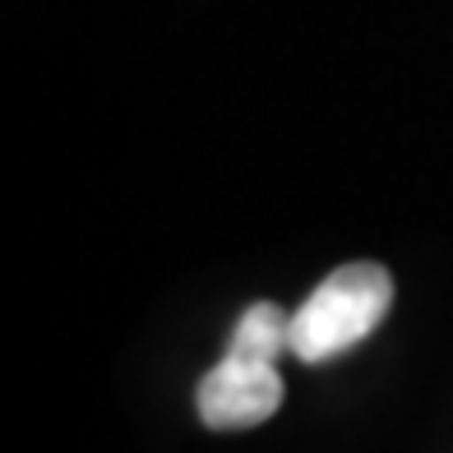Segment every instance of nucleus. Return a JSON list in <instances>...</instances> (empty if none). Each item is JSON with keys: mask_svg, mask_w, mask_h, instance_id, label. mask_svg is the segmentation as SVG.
Listing matches in <instances>:
<instances>
[{"mask_svg": "<svg viewBox=\"0 0 453 453\" xmlns=\"http://www.w3.org/2000/svg\"><path fill=\"white\" fill-rule=\"evenodd\" d=\"M394 311V278L375 259H352L334 269L292 315V357L305 365L338 361L361 347Z\"/></svg>", "mask_w": 453, "mask_h": 453, "instance_id": "obj_1", "label": "nucleus"}, {"mask_svg": "<svg viewBox=\"0 0 453 453\" xmlns=\"http://www.w3.org/2000/svg\"><path fill=\"white\" fill-rule=\"evenodd\" d=\"M282 398H287V384L278 375V361L259 352H241V347H226V357L195 388L199 421L209 430H250L269 421L282 407Z\"/></svg>", "mask_w": 453, "mask_h": 453, "instance_id": "obj_2", "label": "nucleus"}]
</instances>
